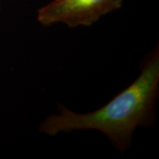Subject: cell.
Here are the masks:
<instances>
[{
	"label": "cell",
	"instance_id": "3957f363",
	"mask_svg": "<svg viewBox=\"0 0 159 159\" xmlns=\"http://www.w3.org/2000/svg\"><path fill=\"white\" fill-rule=\"evenodd\" d=\"M1 2H2V0H0V8H1Z\"/></svg>",
	"mask_w": 159,
	"mask_h": 159
},
{
	"label": "cell",
	"instance_id": "7a4b0ae2",
	"mask_svg": "<svg viewBox=\"0 0 159 159\" xmlns=\"http://www.w3.org/2000/svg\"><path fill=\"white\" fill-rule=\"evenodd\" d=\"M125 0H53L37 12L43 27L63 24L71 28L90 27L101 17L122 7Z\"/></svg>",
	"mask_w": 159,
	"mask_h": 159
},
{
	"label": "cell",
	"instance_id": "6da1fadb",
	"mask_svg": "<svg viewBox=\"0 0 159 159\" xmlns=\"http://www.w3.org/2000/svg\"><path fill=\"white\" fill-rule=\"evenodd\" d=\"M159 94V46L142 62L141 73L128 88L102 108L87 114H77L58 104L57 114L47 116L39 131L48 136L75 130H98L121 152L132 145L133 134L138 127H152L156 120Z\"/></svg>",
	"mask_w": 159,
	"mask_h": 159
}]
</instances>
